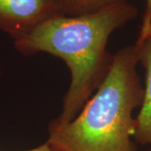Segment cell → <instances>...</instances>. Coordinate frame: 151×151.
Instances as JSON below:
<instances>
[{
    "label": "cell",
    "mask_w": 151,
    "mask_h": 151,
    "mask_svg": "<svg viewBox=\"0 0 151 151\" xmlns=\"http://www.w3.org/2000/svg\"><path fill=\"white\" fill-rule=\"evenodd\" d=\"M137 15V9L129 2L84 15H58L14 41L23 55L44 52L60 58L67 65L70 86L57 121H71L97 91L113 63V55L107 48L109 37Z\"/></svg>",
    "instance_id": "6da1fadb"
},
{
    "label": "cell",
    "mask_w": 151,
    "mask_h": 151,
    "mask_svg": "<svg viewBox=\"0 0 151 151\" xmlns=\"http://www.w3.org/2000/svg\"><path fill=\"white\" fill-rule=\"evenodd\" d=\"M135 45L117 51L106 77L80 113L67 123L50 122L49 144L58 151H136L133 113L144 99Z\"/></svg>",
    "instance_id": "7a4b0ae2"
},
{
    "label": "cell",
    "mask_w": 151,
    "mask_h": 151,
    "mask_svg": "<svg viewBox=\"0 0 151 151\" xmlns=\"http://www.w3.org/2000/svg\"><path fill=\"white\" fill-rule=\"evenodd\" d=\"M58 15L63 14L56 0H0V30L14 41Z\"/></svg>",
    "instance_id": "3957f363"
},
{
    "label": "cell",
    "mask_w": 151,
    "mask_h": 151,
    "mask_svg": "<svg viewBox=\"0 0 151 151\" xmlns=\"http://www.w3.org/2000/svg\"><path fill=\"white\" fill-rule=\"evenodd\" d=\"M134 45L139 63L145 70V86L143 103L135 117L134 139L142 145H151V35Z\"/></svg>",
    "instance_id": "277c9868"
},
{
    "label": "cell",
    "mask_w": 151,
    "mask_h": 151,
    "mask_svg": "<svg viewBox=\"0 0 151 151\" xmlns=\"http://www.w3.org/2000/svg\"><path fill=\"white\" fill-rule=\"evenodd\" d=\"M63 15L79 16L92 14L128 0H56Z\"/></svg>",
    "instance_id": "5b68a950"
},
{
    "label": "cell",
    "mask_w": 151,
    "mask_h": 151,
    "mask_svg": "<svg viewBox=\"0 0 151 151\" xmlns=\"http://www.w3.org/2000/svg\"><path fill=\"white\" fill-rule=\"evenodd\" d=\"M151 35V0H146V8L136 43H140Z\"/></svg>",
    "instance_id": "8992f818"
},
{
    "label": "cell",
    "mask_w": 151,
    "mask_h": 151,
    "mask_svg": "<svg viewBox=\"0 0 151 151\" xmlns=\"http://www.w3.org/2000/svg\"><path fill=\"white\" fill-rule=\"evenodd\" d=\"M0 151H3V150H0ZM23 151H58V150H56L54 147H52V146L50 145L48 142L46 141L45 143H44V144H42V145L37 146V147H35V148H33V149H29V150H23Z\"/></svg>",
    "instance_id": "52a82bcc"
},
{
    "label": "cell",
    "mask_w": 151,
    "mask_h": 151,
    "mask_svg": "<svg viewBox=\"0 0 151 151\" xmlns=\"http://www.w3.org/2000/svg\"><path fill=\"white\" fill-rule=\"evenodd\" d=\"M147 151H151V150H147Z\"/></svg>",
    "instance_id": "ba28073f"
}]
</instances>
